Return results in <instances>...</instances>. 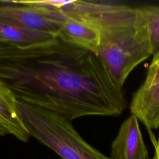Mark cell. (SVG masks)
Segmentation results:
<instances>
[{
	"instance_id": "cell-11",
	"label": "cell",
	"mask_w": 159,
	"mask_h": 159,
	"mask_svg": "<svg viewBox=\"0 0 159 159\" xmlns=\"http://www.w3.org/2000/svg\"><path fill=\"white\" fill-rule=\"evenodd\" d=\"M159 83V52L153 55L152 60L148 66L147 75L142 87H150Z\"/></svg>"
},
{
	"instance_id": "cell-1",
	"label": "cell",
	"mask_w": 159,
	"mask_h": 159,
	"mask_svg": "<svg viewBox=\"0 0 159 159\" xmlns=\"http://www.w3.org/2000/svg\"><path fill=\"white\" fill-rule=\"evenodd\" d=\"M0 81L17 101L70 121L118 116L127 107L123 88L98 56L57 37L28 46L0 43Z\"/></svg>"
},
{
	"instance_id": "cell-2",
	"label": "cell",
	"mask_w": 159,
	"mask_h": 159,
	"mask_svg": "<svg viewBox=\"0 0 159 159\" xmlns=\"http://www.w3.org/2000/svg\"><path fill=\"white\" fill-rule=\"evenodd\" d=\"M61 10L65 16L85 19L98 28L101 42L98 56L120 88L134 68L152 55L139 7L72 0Z\"/></svg>"
},
{
	"instance_id": "cell-3",
	"label": "cell",
	"mask_w": 159,
	"mask_h": 159,
	"mask_svg": "<svg viewBox=\"0 0 159 159\" xmlns=\"http://www.w3.org/2000/svg\"><path fill=\"white\" fill-rule=\"evenodd\" d=\"M17 107L30 135L63 159H112L89 145L63 117L19 101Z\"/></svg>"
},
{
	"instance_id": "cell-9",
	"label": "cell",
	"mask_w": 159,
	"mask_h": 159,
	"mask_svg": "<svg viewBox=\"0 0 159 159\" xmlns=\"http://www.w3.org/2000/svg\"><path fill=\"white\" fill-rule=\"evenodd\" d=\"M55 37L49 33L26 29L0 20V40L1 43L28 46L46 42Z\"/></svg>"
},
{
	"instance_id": "cell-7",
	"label": "cell",
	"mask_w": 159,
	"mask_h": 159,
	"mask_svg": "<svg viewBox=\"0 0 159 159\" xmlns=\"http://www.w3.org/2000/svg\"><path fill=\"white\" fill-rule=\"evenodd\" d=\"M130 111L149 130L159 127V83L150 86H140L134 93Z\"/></svg>"
},
{
	"instance_id": "cell-6",
	"label": "cell",
	"mask_w": 159,
	"mask_h": 159,
	"mask_svg": "<svg viewBox=\"0 0 159 159\" xmlns=\"http://www.w3.org/2000/svg\"><path fill=\"white\" fill-rule=\"evenodd\" d=\"M112 159H150L139 119L131 114L121 124L111 144Z\"/></svg>"
},
{
	"instance_id": "cell-12",
	"label": "cell",
	"mask_w": 159,
	"mask_h": 159,
	"mask_svg": "<svg viewBox=\"0 0 159 159\" xmlns=\"http://www.w3.org/2000/svg\"><path fill=\"white\" fill-rule=\"evenodd\" d=\"M149 132H150V139H151V140L153 144V146H154V148H155V153H157L158 156H159V139L158 140V141L157 142L156 140H155V136L153 135V133L151 132L150 130H149Z\"/></svg>"
},
{
	"instance_id": "cell-15",
	"label": "cell",
	"mask_w": 159,
	"mask_h": 159,
	"mask_svg": "<svg viewBox=\"0 0 159 159\" xmlns=\"http://www.w3.org/2000/svg\"><path fill=\"white\" fill-rule=\"evenodd\" d=\"M2 43V42H1V40H0V43Z\"/></svg>"
},
{
	"instance_id": "cell-10",
	"label": "cell",
	"mask_w": 159,
	"mask_h": 159,
	"mask_svg": "<svg viewBox=\"0 0 159 159\" xmlns=\"http://www.w3.org/2000/svg\"><path fill=\"white\" fill-rule=\"evenodd\" d=\"M145 20L152 55L159 52V6L139 7Z\"/></svg>"
},
{
	"instance_id": "cell-8",
	"label": "cell",
	"mask_w": 159,
	"mask_h": 159,
	"mask_svg": "<svg viewBox=\"0 0 159 159\" xmlns=\"http://www.w3.org/2000/svg\"><path fill=\"white\" fill-rule=\"evenodd\" d=\"M0 120L10 135L26 142L30 137L19 115L17 100L10 89L0 81Z\"/></svg>"
},
{
	"instance_id": "cell-14",
	"label": "cell",
	"mask_w": 159,
	"mask_h": 159,
	"mask_svg": "<svg viewBox=\"0 0 159 159\" xmlns=\"http://www.w3.org/2000/svg\"><path fill=\"white\" fill-rule=\"evenodd\" d=\"M152 159H159V156L157 153H155L154 155H153V157Z\"/></svg>"
},
{
	"instance_id": "cell-4",
	"label": "cell",
	"mask_w": 159,
	"mask_h": 159,
	"mask_svg": "<svg viewBox=\"0 0 159 159\" xmlns=\"http://www.w3.org/2000/svg\"><path fill=\"white\" fill-rule=\"evenodd\" d=\"M51 11L57 27V38L98 56L101 42L98 27L85 19L65 16L58 9L52 7Z\"/></svg>"
},
{
	"instance_id": "cell-5",
	"label": "cell",
	"mask_w": 159,
	"mask_h": 159,
	"mask_svg": "<svg viewBox=\"0 0 159 159\" xmlns=\"http://www.w3.org/2000/svg\"><path fill=\"white\" fill-rule=\"evenodd\" d=\"M0 20L57 37V27L54 21L36 6L0 1Z\"/></svg>"
},
{
	"instance_id": "cell-13",
	"label": "cell",
	"mask_w": 159,
	"mask_h": 159,
	"mask_svg": "<svg viewBox=\"0 0 159 159\" xmlns=\"http://www.w3.org/2000/svg\"><path fill=\"white\" fill-rule=\"evenodd\" d=\"M7 134H10L9 132L4 123L0 120V135H5Z\"/></svg>"
}]
</instances>
